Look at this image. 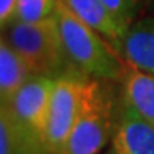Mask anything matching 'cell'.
<instances>
[{"instance_id": "cell-8", "label": "cell", "mask_w": 154, "mask_h": 154, "mask_svg": "<svg viewBox=\"0 0 154 154\" xmlns=\"http://www.w3.org/2000/svg\"><path fill=\"white\" fill-rule=\"evenodd\" d=\"M120 82L123 104L154 124V74L124 61Z\"/></svg>"}, {"instance_id": "cell-14", "label": "cell", "mask_w": 154, "mask_h": 154, "mask_svg": "<svg viewBox=\"0 0 154 154\" xmlns=\"http://www.w3.org/2000/svg\"><path fill=\"white\" fill-rule=\"evenodd\" d=\"M16 0H0V24L5 27L8 22H11L13 14H14Z\"/></svg>"}, {"instance_id": "cell-9", "label": "cell", "mask_w": 154, "mask_h": 154, "mask_svg": "<svg viewBox=\"0 0 154 154\" xmlns=\"http://www.w3.org/2000/svg\"><path fill=\"white\" fill-rule=\"evenodd\" d=\"M63 3L93 30L101 33L109 44L118 51L129 27L120 22L101 0H63Z\"/></svg>"}, {"instance_id": "cell-13", "label": "cell", "mask_w": 154, "mask_h": 154, "mask_svg": "<svg viewBox=\"0 0 154 154\" xmlns=\"http://www.w3.org/2000/svg\"><path fill=\"white\" fill-rule=\"evenodd\" d=\"M101 2L126 27H129L135 20L140 10V0H101Z\"/></svg>"}, {"instance_id": "cell-15", "label": "cell", "mask_w": 154, "mask_h": 154, "mask_svg": "<svg viewBox=\"0 0 154 154\" xmlns=\"http://www.w3.org/2000/svg\"><path fill=\"white\" fill-rule=\"evenodd\" d=\"M106 154H116V152H115V151H113V149H112V148H110V149H109V151H107V152H106Z\"/></svg>"}, {"instance_id": "cell-5", "label": "cell", "mask_w": 154, "mask_h": 154, "mask_svg": "<svg viewBox=\"0 0 154 154\" xmlns=\"http://www.w3.org/2000/svg\"><path fill=\"white\" fill-rule=\"evenodd\" d=\"M55 87V77L51 75H33L14 96L2 104L10 110L13 118L25 132L36 138L46 151V132L51 99Z\"/></svg>"}, {"instance_id": "cell-3", "label": "cell", "mask_w": 154, "mask_h": 154, "mask_svg": "<svg viewBox=\"0 0 154 154\" xmlns=\"http://www.w3.org/2000/svg\"><path fill=\"white\" fill-rule=\"evenodd\" d=\"M2 38L29 63L35 75L57 79L69 72H79L66 57L55 16L39 22L11 20L2 27Z\"/></svg>"}, {"instance_id": "cell-1", "label": "cell", "mask_w": 154, "mask_h": 154, "mask_svg": "<svg viewBox=\"0 0 154 154\" xmlns=\"http://www.w3.org/2000/svg\"><path fill=\"white\" fill-rule=\"evenodd\" d=\"M54 16L66 57L77 71L90 79L120 82L124 60L101 33L77 17L63 0H57Z\"/></svg>"}, {"instance_id": "cell-11", "label": "cell", "mask_w": 154, "mask_h": 154, "mask_svg": "<svg viewBox=\"0 0 154 154\" xmlns=\"http://www.w3.org/2000/svg\"><path fill=\"white\" fill-rule=\"evenodd\" d=\"M0 154H46L43 145L20 128L3 104L0 107Z\"/></svg>"}, {"instance_id": "cell-12", "label": "cell", "mask_w": 154, "mask_h": 154, "mask_svg": "<svg viewBox=\"0 0 154 154\" xmlns=\"http://www.w3.org/2000/svg\"><path fill=\"white\" fill-rule=\"evenodd\" d=\"M55 3L57 0H16L14 14L11 20H22V22L44 20L54 16Z\"/></svg>"}, {"instance_id": "cell-7", "label": "cell", "mask_w": 154, "mask_h": 154, "mask_svg": "<svg viewBox=\"0 0 154 154\" xmlns=\"http://www.w3.org/2000/svg\"><path fill=\"white\" fill-rule=\"evenodd\" d=\"M116 52L126 63L154 74V17L134 20Z\"/></svg>"}, {"instance_id": "cell-2", "label": "cell", "mask_w": 154, "mask_h": 154, "mask_svg": "<svg viewBox=\"0 0 154 154\" xmlns=\"http://www.w3.org/2000/svg\"><path fill=\"white\" fill-rule=\"evenodd\" d=\"M118 101L110 80L88 79L63 154H99L112 142Z\"/></svg>"}, {"instance_id": "cell-6", "label": "cell", "mask_w": 154, "mask_h": 154, "mask_svg": "<svg viewBox=\"0 0 154 154\" xmlns=\"http://www.w3.org/2000/svg\"><path fill=\"white\" fill-rule=\"evenodd\" d=\"M110 143L116 154H154V124L120 101Z\"/></svg>"}, {"instance_id": "cell-4", "label": "cell", "mask_w": 154, "mask_h": 154, "mask_svg": "<svg viewBox=\"0 0 154 154\" xmlns=\"http://www.w3.org/2000/svg\"><path fill=\"white\" fill-rule=\"evenodd\" d=\"M88 79L80 72H69L55 79L46 132V154H63L79 115L82 93Z\"/></svg>"}, {"instance_id": "cell-10", "label": "cell", "mask_w": 154, "mask_h": 154, "mask_svg": "<svg viewBox=\"0 0 154 154\" xmlns=\"http://www.w3.org/2000/svg\"><path fill=\"white\" fill-rule=\"evenodd\" d=\"M35 75L20 55L6 41L0 39V101H8Z\"/></svg>"}]
</instances>
